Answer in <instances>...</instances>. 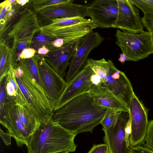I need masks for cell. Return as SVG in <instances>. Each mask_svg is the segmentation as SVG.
I'll use <instances>...</instances> for the list:
<instances>
[{"mask_svg": "<svg viewBox=\"0 0 153 153\" xmlns=\"http://www.w3.org/2000/svg\"><path fill=\"white\" fill-rule=\"evenodd\" d=\"M107 108L98 104L87 92L71 99L54 111L52 119L76 134L92 133L100 124Z\"/></svg>", "mask_w": 153, "mask_h": 153, "instance_id": "6da1fadb", "label": "cell"}, {"mask_svg": "<svg viewBox=\"0 0 153 153\" xmlns=\"http://www.w3.org/2000/svg\"><path fill=\"white\" fill-rule=\"evenodd\" d=\"M76 135L51 119L41 124L32 135L26 146L28 153L74 152L77 146L74 142Z\"/></svg>", "mask_w": 153, "mask_h": 153, "instance_id": "7a4b0ae2", "label": "cell"}, {"mask_svg": "<svg viewBox=\"0 0 153 153\" xmlns=\"http://www.w3.org/2000/svg\"><path fill=\"white\" fill-rule=\"evenodd\" d=\"M13 71L18 87L25 102L24 107L41 124L52 118L54 110L42 87L36 81L25 68L18 63Z\"/></svg>", "mask_w": 153, "mask_h": 153, "instance_id": "3957f363", "label": "cell"}, {"mask_svg": "<svg viewBox=\"0 0 153 153\" xmlns=\"http://www.w3.org/2000/svg\"><path fill=\"white\" fill-rule=\"evenodd\" d=\"M116 44L126 56L127 61H137L153 53L150 32L134 33L118 29L115 35Z\"/></svg>", "mask_w": 153, "mask_h": 153, "instance_id": "277c9868", "label": "cell"}, {"mask_svg": "<svg viewBox=\"0 0 153 153\" xmlns=\"http://www.w3.org/2000/svg\"><path fill=\"white\" fill-rule=\"evenodd\" d=\"M41 27L37 14L29 10L14 24L0 43L12 42L11 48L13 51L21 43H26L30 48L34 36L40 31Z\"/></svg>", "mask_w": 153, "mask_h": 153, "instance_id": "5b68a950", "label": "cell"}, {"mask_svg": "<svg viewBox=\"0 0 153 153\" xmlns=\"http://www.w3.org/2000/svg\"><path fill=\"white\" fill-rule=\"evenodd\" d=\"M38 66L42 86L53 110L62 95L67 82L39 55Z\"/></svg>", "mask_w": 153, "mask_h": 153, "instance_id": "8992f818", "label": "cell"}, {"mask_svg": "<svg viewBox=\"0 0 153 153\" xmlns=\"http://www.w3.org/2000/svg\"><path fill=\"white\" fill-rule=\"evenodd\" d=\"M105 77L101 85L111 91L128 108L134 94L131 84L125 73L117 69L108 59Z\"/></svg>", "mask_w": 153, "mask_h": 153, "instance_id": "52a82bcc", "label": "cell"}, {"mask_svg": "<svg viewBox=\"0 0 153 153\" xmlns=\"http://www.w3.org/2000/svg\"><path fill=\"white\" fill-rule=\"evenodd\" d=\"M129 109L131 125L130 145L132 147L142 145L145 142L149 122L147 111L134 94Z\"/></svg>", "mask_w": 153, "mask_h": 153, "instance_id": "ba28073f", "label": "cell"}, {"mask_svg": "<svg viewBox=\"0 0 153 153\" xmlns=\"http://www.w3.org/2000/svg\"><path fill=\"white\" fill-rule=\"evenodd\" d=\"M97 27L94 22L91 19H88L85 22L68 26L44 25L41 26L40 31L41 33L50 37L63 39L64 45L83 38Z\"/></svg>", "mask_w": 153, "mask_h": 153, "instance_id": "9c48e42d", "label": "cell"}, {"mask_svg": "<svg viewBox=\"0 0 153 153\" xmlns=\"http://www.w3.org/2000/svg\"><path fill=\"white\" fill-rule=\"evenodd\" d=\"M0 123L7 129V132L14 139L19 147L27 145L33 133L19 119L14 102L7 99L4 112L0 115Z\"/></svg>", "mask_w": 153, "mask_h": 153, "instance_id": "30bf717a", "label": "cell"}, {"mask_svg": "<svg viewBox=\"0 0 153 153\" xmlns=\"http://www.w3.org/2000/svg\"><path fill=\"white\" fill-rule=\"evenodd\" d=\"M129 118V112H120L115 125L102 130L109 153H131L133 147L127 146L126 140L125 129Z\"/></svg>", "mask_w": 153, "mask_h": 153, "instance_id": "8fae6325", "label": "cell"}, {"mask_svg": "<svg viewBox=\"0 0 153 153\" xmlns=\"http://www.w3.org/2000/svg\"><path fill=\"white\" fill-rule=\"evenodd\" d=\"M93 73L91 66L86 62L83 68L71 80L67 82L54 112L74 98L88 92L93 85L91 79Z\"/></svg>", "mask_w": 153, "mask_h": 153, "instance_id": "7c38bea8", "label": "cell"}, {"mask_svg": "<svg viewBox=\"0 0 153 153\" xmlns=\"http://www.w3.org/2000/svg\"><path fill=\"white\" fill-rule=\"evenodd\" d=\"M88 16L97 27L113 28L116 21L118 5L117 0H96L86 6Z\"/></svg>", "mask_w": 153, "mask_h": 153, "instance_id": "4fadbf2b", "label": "cell"}, {"mask_svg": "<svg viewBox=\"0 0 153 153\" xmlns=\"http://www.w3.org/2000/svg\"><path fill=\"white\" fill-rule=\"evenodd\" d=\"M104 40V38L97 32H92L83 38L70 62L69 69L65 78L66 82L71 80L79 72L87 61L91 51L99 46Z\"/></svg>", "mask_w": 153, "mask_h": 153, "instance_id": "5bb4252c", "label": "cell"}, {"mask_svg": "<svg viewBox=\"0 0 153 153\" xmlns=\"http://www.w3.org/2000/svg\"><path fill=\"white\" fill-rule=\"evenodd\" d=\"M118 10L117 18L113 28L123 31L138 33L144 31L140 16L139 11L128 0H117Z\"/></svg>", "mask_w": 153, "mask_h": 153, "instance_id": "9a60e30c", "label": "cell"}, {"mask_svg": "<svg viewBox=\"0 0 153 153\" xmlns=\"http://www.w3.org/2000/svg\"><path fill=\"white\" fill-rule=\"evenodd\" d=\"M83 38L64 45L61 47L51 50L43 55L47 62L63 78L66 69L76 49Z\"/></svg>", "mask_w": 153, "mask_h": 153, "instance_id": "2e32d148", "label": "cell"}, {"mask_svg": "<svg viewBox=\"0 0 153 153\" xmlns=\"http://www.w3.org/2000/svg\"><path fill=\"white\" fill-rule=\"evenodd\" d=\"M71 2L58 4L45 8L38 13L45 20L51 21L59 18L88 16L86 6L78 4Z\"/></svg>", "mask_w": 153, "mask_h": 153, "instance_id": "e0dca14e", "label": "cell"}, {"mask_svg": "<svg viewBox=\"0 0 153 153\" xmlns=\"http://www.w3.org/2000/svg\"><path fill=\"white\" fill-rule=\"evenodd\" d=\"M88 92L99 105L119 111L129 112V108L111 91L101 85H93Z\"/></svg>", "mask_w": 153, "mask_h": 153, "instance_id": "ac0fdd59", "label": "cell"}, {"mask_svg": "<svg viewBox=\"0 0 153 153\" xmlns=\"http://www.w3.org/2000/svg\"><path fill=\"white\" fill-rule=\"evenodd\" d=\"M32 0L24 6H21L15 1L12 4V8L8 11L4 18L0 20V41L5 36L7 32L14 24L23 14L29 10Z\"/></svg>", "mask_w": 153, "mask_h": 153, "instance_id": "d6986e66", "label": "cell"}, {"mask_svg": "<svg viewBox=\"0 0 153 153\" xmlns=\"http://www.w3.org/2000/svg\"><path fill=\"white\" fill-rule=\"evenodd\" d=\"M17 64L11 48L4 42L0 43V82Z\"/></svg>", "mask_w": 153, "mask_h": 153, "instance_id": "ffe728a7", "label": "cell"}, {"mask_svg": "<svg viewBox=\"0 0 153 153\" xmlns=\"http://www.w3.org/2000/svg\"><path fill=\"white\" fill-rule=\"evenodd\" d=\"M17 115L22 123L33 133L41 123L33 114L22 105L15 103Z\"/></svg>", "mask_w": 153, "mask_h": 153, "instance_id": "44dd1931", "label": "cell"}, {"mask_svg": "<svg viewBox=\"0 0 153 153\" xmlns=\"http://www.w3.org/2000/svg\"><path fill=\"white\" fill-rule=\"evenodd\" d=\"M39 55V54L36 53L32 58L21 59L17 63H20L23 65L37 83L42 86L38 63Z\"/></svg>", "mask_w": 153, "mask_h": 153, "instance_id": "7402d4cb", "label": "cell"}, {"mask_svg": "<svg viewBox=\"0 0 153 153\" xmlns=\"http://www.w3.org/2000/svg\"><path fill=\"white\" fill-rule=\"evenodd\" d=\"M13 68L10 70L5 77L7 99L13 102L18 95L19 90L15 78Z\"/></svg>", "mask_w": 153, "mask_h": 153, "instance_id": "603a6c76", "label": "cell"}, {"mask_svg": "<svg viewBox=\"0 0 153 153\" xmlns=\"http://www.w3.org/2000/svg\"><path fill=\"white\" fill-rule=\"evenodd\" d=\"M55 39L50 37L41 33L40 31L35 34L32 40L30 47L36 51L42 47H47L50 51L56 49L52 46V43Z\"/></svg>", "mask_w": 153, "mask_h": 153, "instance_id": "cb8c5ba5", "label": "cell"}, {"mask_svg": "<svg viewBox=\"0 0 153 153\" xmlns=\"http://www.w3.org/2000/svg\"><path fill=\"white\" fill-rule=\"evenodd\" d=\"M74 1L70 0H32V5L33 11L37 14L47 7L58 4L73 2Z\"/></svg>", "mask_w": 153, "mask_h": 153, "instance_id": "d4e9b609", "label": "cell"}, {"mask_svg": "<svg viewBox=\"0 0 153 153\" xmlns=\"http://www.w3.org/2000/svg\"><path fill=\"white\" fill-rule=\"evenodd\" d=\"M120 112L108 108L100 124L102 126V130L107 129L116 123Z\"/></svg>", "mask_w": 153, "mask_h": 153, "instance_id": "484cf974", "label": "cell"}, {"mask_svg": "<svg viewBox=\"0 0 153 153\" xmlns=\"http://www.w3.org/2000/svg\"><path fill=\"white\" fill-rule=\"evenodd\" d=\"M87 19L81 17L57 18L51 20L47 25L52 26H66L84 22Z\"/></svg>", "mask_w": 153, "mask_h": 153, "instance_id": "4316f807", "label": "cell"}, {"mask_svg": "<svg viewBox=\"0 0 153 153\" xmlns=\"http://www.w3.org/2000/svg\"><path fill=\"white\" fill-rule=\"evenodd\" d=\"M133 5L140 9L144 14L153 15V0H128Z\"/></svg>", "mask_w": 153, "mask_h": 153, "instance_id": "83f0119b", "label": "cell"}, {"mask_svg": "<svg viewBox=\"0 0 153 153\" xmlns=\"http://www.w3.org/2000/svg\"><path fill=\"white\" fill-rule=\"evenodd\" d=\"M144 146L153 152V120L149 122Z\"/></svg>", "mask_w": 153, "mask_h": 153, "instance_id": "f1b7e54d", "label": "cell"}, {"mask_svg": "<svg viewBox=\"0 0 153 153\" xmlns=\"http://www.w3.org/2000/svg\"><path fill=\"white\" fill-rule=\"evenodd\" d=\"M0 114H1L4 112L7 100L5 77L0 82Z\"/></svg>", "mask_w": 153, "mask_h": 153, "instance_id": "f546056e", "label": "cell"}, {"mask_svg": "<svg viewBox=\"0 0 153 153\" xmlns=\"http://www.w3.org/2000/svg\"><path fill=\"white\" fill-rule=\"evenodd\" d=\"M141 21L143 26L148 31L150 32L153 28V15L144 14Z\"/></svg>", "mask_w": 153, "mask_h": 153, "instance_id": "4dcf8cb0", "label": "cell"}, {"mask_svg": "<svg viewBox=\"0 0 153 153\" xmlns=\"http://www.w3.org/2000/svg\"><path fill=\"white\" fill-rule=\"evenodd\" d=\"M87 153H109L108 145L105 143L94 144Z\"/></svg>", "mask_w": 153, "mask_h": 153, "instance_id": "1f68e13d", "label": "cell"}, {"mask_svg": "<svg viewBox=\"0 0 153 153\" xmlns=\"http://www.w3.org/2000/svg\"><path fill=\"white\" fill-rule=\"evenodd\" d=\"M36 53L37 51L33 48H25L22 51L20 55L18 62L21 59H27L32 58Z\"/></svg>", "mask_w": 153, "mask_h": 153, "instance_id": "d6a6232c", "label": "cell"}, {"mask_svg": "<svg viewBox=\"0 0 153 153\" xmlns=\"http://www.w3.org/2000/svg\"><path fill=\"white\" fill-rule=\"evenodd\" d=\"M131 153H153V152L142 145L133 147Z\"/></svg>", "mask_w": 153, "mask_h": 153, "instance_id": "836d02e7", "label": "cell"}, {"mask_svg": "<svg viewBox=\"0 0 153 153\" xmlns=\"http://www.w3.org/2000/svg\"><path fill=\"white\" fill-rule=\"evenodd\" d=\"M0 135L1 138L6 145L9 146L11 145V139L12 137L10 134L7 132L5 133L0 128Z\"/></svg>", "mask_w": 153, "mask_h": 153, "instance_id": "e575fe53", "label": "cell"}, {"mask_svg": "<svg viewBox=\"0 0 153 153\" xmlns=\"http://www.w3.org/2000/svg\"><path fill=\"white\" fill-rule=\"evenodd\" d=\"M131 133V125L130 117L127 123L126 129V140L127 146L131 147L130 144L129 137Z\"/></svg>", "mask_w": 153, "mask_h": 153, "instance_id": "d590c367", "label": "cell"}, {"mask_svg": "<svg viewBox=\"0 0 153 153\" xmlns=\"http://www.w3.org/2000/svg\"><path fill=\"white\" fill-rule=\"evenodd\" d=\"M91 79L93 85H101L102 83L101 79L100 76L94 74L93 72L91 76Z\"/></svg>", "mask_w": 153, "mask_h": 153, "instance_id": "8d00e7d4", "label": "cell"}, {"mask_svg": "<svg viewBox=\"0 0 153 153\" xmlns=\"http://www.w3.org/2000/svg\"><path fill=\"white\" fill-rule=\"evenodd\" d=\"M64 42L61 39H55L52 43V47L56 49L61 47L64 45Z\"/></svg>", "mask_w": 153, "mask_h": 153, "instance_id": "74e56055", "label": "cell"}, {"mask_svg": "<svg viewBox=\"0 0 153 153\" xmlns=\"http://www.w3.org/2000/svg\"><path fill=\"white\" fill-rule=\"evenodd\" d=\"M50 51L47 47L43 46L39 48L37 51V53L40 55H45L47 54Z\"/></svg>", "mask_w": 153, "mask_h": 153, "instance_id": "f35d334b", "label": "cell"}, {"mask_svg": "<svg viewBox=\"0 0 153 153\" xmlns=\"http://www.w3.org/2000/svg\"><path fill=\"white\" fill-rule=\"evenodd\" d=\"M118 61L122 63H124L127 59L126 56L123 53L120 54Z\"/></svg>", "mask_w": 153, "mask_h": 153, "instance_id": "ab89813d", "label": "cell"}, {"mask_svg": "<svg viewBox=\"0 0 153 153\" xmlns=\"http://www.w3.org/2000/svg\"><path fill=\"white\" fill-rule=\"evenodd\" d=\"M30 0H16V3L21 6H24L30 2Z\"/></svg>", "mask_w": 153, "mask_h": 153, "instance_id": "60d3db41", "label": "cell"}, {"mask_svg": "<svg viewBox=\"0 0 153 153\" xmlns=\"http://www.w3.org/2000/svg\"><path fill=\"white\" fill-rule=\"evenodd\" d=\"M150 32H151V34L152 41L153 49V28H152Z\"/></svg>", "mask_w": 153, "mask_h": 153, "instance_id": "b9f144b4", "label": "cell"}, {"mask_svg": "<svg viewBox=\"0 0 153 153\" xmlns=\"http://www.w3.org/2000/svg\"><path fill=\"white\" fill-rule=\"evenodd\" d=\"M69 152H57L56 153H69Z\"/></svg>", "mask_w": 153, "mask_h": 153, "instance_id": "7bdbcfd3", "label": "cell"}]
</instances>
